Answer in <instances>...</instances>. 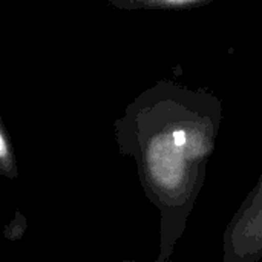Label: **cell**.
<instances>
[{"instance_id":"1","label":"cell","mask_w":262,"mask_h":262,"mask_svg":"<svg viewBox=\"0 0 262 262\" xmlns=\"http://www.w3.org/2000/svg\"><path fill=\"white\" fill-rule=\"evenodd\" d=\"M224 118L213 92L158 80L114 121L121 155L135 161L140 184L160 213V253L170 262L204 186Z\"/></svg>"},{"instance_id":"2","label":"cell","mask_w":262,"mask_h":262,"mask_svg":"<svg viewBox=\"0 0 262 262\" xmlns=\"http://www.w3.org/2000/svg\"><path fill=\"white\" fill-rule=\"evenodd\" d=\"M262 259V175L236 210L223 236V262Z\"/></svg>"},{"instance_id":"3","label":"cell","mask_w":262,"mask_h":262,"mask_svg":"<svg viewBox=\"0 0 262 262\" xmlns=\"http://www.w3.org/2000/svg\"><path fill=\"white\" fill-rule=\"evenodd\" d=\"M213 0H109L117 9L124 11H193Z\"/></svg>"},{"instance_id":"4","label":"cell","mask_w":262,"mask_h":262,"mask_svg":"<svg viewBox=\"0 0 262 262\" xmlns=\"http://www.w3.org/2000/svg\"><path fill=\"white\" fill-rule=\"evenodd\" d=\"M0 175L9 180H15L18 177L12 141L9 138L3 118H0Z\"/></svg>"},{"instance_id":"5","label":"cell","mask_w":262,"mask_h":262,"mask_svg":"<svg viewBox=\"0 0 262 262\" xmlns=\"http://www.w3.org/2000/svg\"><path fill=\"white\" fill-rule=\"evenodd\" d=\"M26 229H28V220H26V216L20 210H15L12 221L3 230V236L8 241H20L25 236Z\"/></svg>"},{"instance_id":"6","label":"cell","mask_w":262,"mask_h":262,"mask_svg":"<svg viewBox=\"0 0 262 262\" xmlns=\"http://www.w3.org/2000/svg\"><path fill=\"white\" fill-rule=\"evenodd\" d=\"M114 262H138V261H114Z\"/></svg>"}]
</instances>
